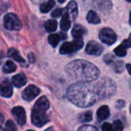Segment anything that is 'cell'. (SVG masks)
<instances>
[{
  "label": "cell",
  "instance_id": "cell-10",
  "mask_svg": "<svg viewBox=\"0 0 131 131\" xmlns=\"http://www.w3.org/2000/svg\"><path fill=\"white\" fill-rule=\"evenodd\" d=\"M12 86L8 81H4L0 84V95L4 97H10L12 95Z\"/></svg>",
  "mask_w": 131,
  "mask_h": 131
},
{
  "label": "cell",
  "instance_id": "cell-16",
  "mask_svg": "<svg viewBox=\"0 0 131 131\" xmlns=\"http://www.w3.org/2000/svg\"><path fill=\"white\" fill-rule=\"evenodd\" d=\"M74 47L72 42H65L62 45V46L60 47L59 49V52L62 54H71L73 52H74Z\"/></svg>",
  "mask_w": 131,
  "mask_h": 131
},
{
  "label": "cell",
  "instance_id": "cell-43",
  "mask_svg": "<svg viewBox=\"0 0 131 131\" xmlns=\"http://www.w3.org/2000/svg\"><path fill=\"white\" fill-rule=\"evenodd\" d=\"M130 114H131V105H130Z\"/></svg>",
  "mask_w": 131,
  "mask_h": 131
},
{
  "label": "cell",
  "instance_id": "cell-14",
  "mask_svg": "<svg viewBox=\"0 0 131 131\" xmlns=\"http://www.w3.org/2000/svg\"><path fill=\"white\" fill-rule=\"evenodd\" d=\"M97 118L100 121H104L107 119L110 116V109L107 106L104 105L100 107L97 111Z\"/></svg>",
  "mask_w": 131,
  "mask_h": 131
},
{
  "label": "cell",
  "instance_id": "cell-23",
  "mask_svg": "<svg viewBox=\"0 0 131 131\" xmlns=\"http://www.w3.org/2000/svg\"><path fill=\"white\" fill-rule=\"evenodd\" d=\"M48 41H49V43L50 44V45L53 46V48H55V47H56V45L59 42L60 37L56 34H52L49 36Z\"/></svg>",
  "mask_w": 131,
  "mask_h": 131
},
{
  "label": "cell",
  "instance_id": "cell-20",
  "mask_svg": "<svg viewBox=\"0 0 131 131\" xmlns=\"http://www.w3.org/2000/svg\"><path fill=\"white\" fill-rule=\"evenodd\" d=\"M57 21L54 19H49L45 23V29L47 32H53L57 28Z\"/></svg>",
  "mask_w": 131,
  "mask_h": 131
},
{
  "label": "cell",
  "instance_id": "cell-19",
  "mask_svg": "<svg viewBox=\"0 0 131 131\" xmlns=\"http://www.w3.org/2000/svg\"><path fill=\"white\" fill-rule=\"evenodd\" d=\"M86 20L89 23L91 24H99L100 23V18L98 16V15L94 11H90L86 15Z\"/></svg>",
  "mask_w": 131,
  "mask_h": 131
},
{
  "label": "cell",
  "instance_id": "cell-9",
  "mask_svg": "<svg viewBox=\"0 0 131 131\" xmlns=\"http://www.w3.org/2000/svg\"><path fill=\"white\" fill-rule=\"evenodd\" d=\"M103 51V46L94 41H90L86 47V51L91 55H96V56L100 55Z\"/></svg>",
  "mask_w": 131,
  "mask_h": 131
},
{
  "label": "cell",
  "instance_id": "cell-18",
  "mask_svg": "<svg viewBox=\"0 0 131 131\" xmlns=\"http://www.w3.org/2000/svg\"><path fill=\"white\" fill-rule=\"evenodd\" d=\"M8 57H10L13 60H15V61H18L19 63H25L24 58L19 54L18 51L15 50V48H10L8 50Z\"/></svg>",
  "mask_w": 131,
  "mask_h": 131
},
{
  "label": "cell",
  "instance_id": "cell-11",
  "mask_svg": "<svg viewBox=\"0 0 131 131\" xmlns=\"http://www.w3.org/2000/svg\"><path fill=\"white\" fill-rule=\"evenodd\" d=\"M65 12L69 15L71 21L75 20L78 14V8L76 2L75 1L69 2L65 9Z\"/></svg>",
  "mask_w": 131,
  "mask_h": 131
},
{
  "label": "cell",
  "instance_id": "cell-39",
  "mask_svg": "<svg viewBox=\"0 0 131 131\" xmlns=\"http://www.w3.org/2000/svg\"><path fill=\"white\" fill-rule=\"evenodd\" d=\"M0 131H5V128H4V127H2L1 125H0Z\"/></svg>",
  "mask_w": 131,
  "mask_h": 131
},
{
  "label": "cell",
  "instance_id": "cell-42",
  "mask_svg": "<svg viewBox=\"0 0 131 131\" xmlns=\"http://www.w3.org/2000/svg\"><path fill=\"white\" fill-rule=\"evenodd\" d=\"M126 1H127L128 2H130L131 3V0H126Z\"/></svg>",
  "mask_w": 131,
  "mask_h": 131
},
{
  "label": "cell",
  "instance_id": "cell-22",
  "mask_svg": "<svg viewBox=\"0 0 131 131\" xmlns=\"http://www.w3.org/2000/svg\"><path fill=\"white\" fill-rule=\"evenodd\" d=\"M114 53H115L116 55H117L119 57H124L127 54V48H126V46L124 44L117 46L114 49Z\"/></svg>",
  "mask_w": 131,
  "mask_h": 131
},
{
  "label": "cell",
  "instance_id": "cell-25",
  "mask_svg": "<svg viewBox=\"0 0 131 131\" xmlns=\"http://www.w3.org/2000/svg\"><path fill=\"white\" fill-rule=\"evenodd\" d=\"M93 119V114L91 111H87L86 113H83L80 117V121L81 122H90Z\"/></svg>",
  "mask_w": 131,
  "mask_h": 131
},
{
  "label": "cell",
  "instance_id": "cell-26",
  "mask_svg": "<svg viewBox=\"0 0 131 131\" xmlns=\"http://www.w3.org/2000/svg\"><path fill=\"white\" fill-rule=\"evenodd\" d=\"M124 125L122 122L119 120H117L113 122V131H123Z\"/></svg>",
  "mask_w": 131,
  "mask_h": 131
},
{
  "label": "cell",
  "instance_id": "cell-21",
  "mask_svg": "<svg viewBox=\"0 0 131 131\" xmlns=\"http://www.w3.org/2000/svg\"><path fill=\"white\" fill-rule=\"evenodd\" d=\"M15 70H16V66L12 61H7L5 63V64L3 65V68H2L3 72L6 73V74L12 73Z\"/></svg>",
  "mask_w": 131,
  "mask_h": 131
},
{
  "label": "cell",
  "instance_id": "cell-44",
  "mask_svg": "<svg viewBox=\"0 0 131 131\" xmlns=\"http://www.w3.org/2000/svg\"><path fill=\"white\" fill-rule=\"evenodd\" d=\"M27 131H34V130H27Z\"/></svg>",
  "mask_w": 131,
  "mask_h": 131
},
{
  "label": "cell",
  "instance_id": "cell-27",
  "mask_svg": "<svg viewBox=\"0 0 131 131\" xmlns=\"http://www.w3.org/2000/svg\"><path fill=\"white\" fill-rule=\"evenodd\" d=\"M5 131H17L16 126L12 121H8L5 124V127H4Z\"/></svg>",
  "mask_w": 131,
  "mask_h": 131
},
{
  "label": "cell",
  "instance_id": "cell-32",
  "mask_svg": "<svg viewBox=\"0 0 131 131\" xmlns=\"http://www.w3.org/2000/svg\"><path fill=\"white\" fill-rule=\"evenodd\" d=\"M116 106L118 109H121V108H124V106H125V102L123 100H118L117 104H116Z\"/></svg>",
  "mask_w": 131,
  "mask_h": 131
},
{
  "label": "cell",
  "instance_id": "cell-3",
  "mask_svg": "<svg viewBox=\"0 0 131 131\" xmlns=\"http://www.w3.org/2000/svg\"><path fill=\"white\" fill-rule=\"evenodd\" d=\"M49 107V103L48 99L46 97H41L35 104L32 110V115L31 120L32 123L38 127H41L46 124L49 120V117L46 114Z\"/></svg>",
  "mask_w": 131,
  "mask_h": 131
},
{
  "label": "cell",
  "instance_id": "cell-40",
  "mask_svg": "<svg viewBox=\"0 0 131 131\" xmlns=\"http://www.w3.org/2000/svg\"><path fill=\"white\" fill-rule=\"evenodd\" d=\"M58 2H59V3H63V2H65V0H58Z\"/></svg>",
  "mask_w": 131,
  "mask_h": 131
},
{
  "label": "cell",
  "instance_id": "cell-34",
  "mask_svg": "<svg viewBox=\"0 0 131 131\" xmlns=\"http://www.w3.org/2000/svg\"><path fill=\"white\" fill-rule=\"evenodd\" d=\"M113 58L112 57L111 54H107L105 57H104V61L107 64H110L113 61Z\"/></svg>",
  "mask_w": 131,
  "mask_h": 131
},
{
  "label": "cell",
  "instance_id": "cell-28",
  "mask_svg": "<svg viewBox=\"0 0 131 131\" xmlns=\"http://www.w3.org/2000/svg\"><path fill=\"white\" fill-rule=\"evenodd\" d=\"M78 131H98V130L91 125H84L79 128Z\"/></svg>",
  "mask_w": 131,
  "mask_h": 131
},
{
  "label": "cell",
  "instance_id": "cell-37",
  "mask_svg": "<svg viewBox=\"0 0 131 131\" xmlns=\"http://www.w3.org/2000/svg\"><path fill=\"white\" fill-rule=\"evenodd\" d=\"M3 121H4V117L2 116V114H0V125L2 124Z\"/></svg>",
  "mask_w": 131,
  "mask_h": 131
},
{
  "label": "cell",
  "instance_id": "cell-8",
  "mask_svg": "<svg viewBox=\"0 0 131 131\" xmlns=\"http://www.w3.org/2000/svg\"><path fill=\"white\" fill-rule=\"evenodd\" d=\"M12 115L14 116L18 124L22 126L26 122V115L25 111L22 107H15L12 110Z\"/></svg>",
  "mask_w": 131,
  "mask_h": 131
},
{
  "label": "cell",
  "instance_id": "cell-13",
  "mask_svg": "<svg viewBox=\"0 0 131 131\" xmlns=\"http://www.w3.org/2000/svg\"><path fill=\"white\" fill-rule=\"evenodd\" d=\"M86 33L87 29L81 25H75L72 30V35L74 37V38H82V36L85 35Z\"/></svg>",
  "mask_w": 131,
  "mask_h": 131
},
{
  "label": "cell",
  "instance_id": "cell-24",
  "mask_svg": "<svg viewBox=\"0 0 131 131\" xmlns=\"http://www.w3.org/2000/svg\"><path fill=\"white\" fill-rule=\"evenodd\" d=\"M73 47H74V50L75 51H79L80 49H81L83 46V41L82 39V38H75L73 41H72Z\"/></svg>",
  "mask_w": 131,
  "mask_h": 131
},
{
  "label": "cell",
  "instance_id": "cell-31",
  "mask_svg": "<svg viewBox=\"0 0 131 131\" xmlns=\"http://www.w3.org/2000/svg\"><path fill=\"white\" fill-rule=\"evenodd\" d=\"M102 131H113V126L110 123H104L102 126Z\"/></svg>",
  "mask_w": 131,
  "mask_h": 131
},
{
  "label": "cell",
  "instance_id": "cell-12",
  "mask_svg": "<svg viewBox=\"0 0 131 131\" xmlns=\"http://www.w3.org/2000/svg\"><path fill=\"white\" fill-rule=\"evenodd\" d=\"M12 82L15 87L21 88L25 85L27 82V79H26V77L23 74H19L15 75L12 78Z\"/></svg>",
  "mask_w": 131,
  "mask_h": 131
},
{
  "label": "cell",
  "instance_id": "cell-35",
  "mask_svg": "<svg viewBox=\"0 0 131 131\" xmlns=\"http://www.w3.org/2000/svg\"><path fill=\"white\" fill-rule=\"evenodd\" d=\"M28 58H29V61L30 63H34L35 62V55H34L33 53H30L29 54Z\"/></svg>",
  "mask_w": 131,
  "mask_h": 131
},
{
  "label": "cell",
  "instance_id": "cell-5",
  "mask_svg": "<svg viewBox=\"0 0 131 131\" xmlns=\"http://www.w3.org/2000/svg\"><path fill=\"white\" fill-rule=\"evenodd\" d=\"M3 24L4 27L10 31H19L22 27L19 18L13 13H8L5 15Z\"/></svg>",
  "mask_w": 131,
  "mask_h": 131
},
{
  "label": "cell",
  "instance_id": "cell-1",
  "mask_svg": "<svg viewBox=\"0 0 131 131\" xmlns=\"http://www.w3.org/2000/svg\"><path fill=\"white\" fill-rule=\"evenodd\" d=\"M67 99L80 107H88L93 105L97 101L94 88L89 82H76L67 90Z\"/></svg>",
  "mask_w": 131,
  "mask_h": 131
},
{
  "label": "cell",
  "instance_id": "cell-2",
  "mask_svg": "<svg viewBox=\"0 0 131 131\" xmlns=\"http://www.w3.org/2000/svg\"><path fill=\"white\" fill-rule=\"evenodd\" d=\"M67 75L79 82H92L100 76L99 69L92 63L84 60H75L66 68Z\"/></svg>",
  "mask_w": 131,
  "mask_h": 131
},
{
  "label": "cell",
  "instance_id": "cell-4",
  "mask_svg": "<svg viewBox=\"0 0 131 131\" xmlns=\"http://www.w3.org/2000/svg\"><path fill=\"white\" fill-rule=\"evenodd\" d=\"M98 100L106 99L113 96L117 90L115 82L107 78H102L93 86Z\"/></svg>",
  "mask_w": 131,
  "mask_h": 131
},
{
  "label": "cell",
  "instance_id": "cell-36",
  "mask_svg": "<svg viewBox=\"0 0 131 131\" xmlns=\"http://www.w3.org/2000/svg\"><path fill=\"white\" fill-rule=\"evenodd\" d=\"M127 69L129 74L131 75V64H127Z\"/></svg>",
  "mask_w": 131,
  "mask_h": 131
},
{
  "label": "cell",
  "instance_id": "cell-29",
  "mask_svg": "<svg viewBox=\"0 0 131 131\" xmlns=\"http://www.w3.org/2000/svg\"><path fill=\"white\" fill-rule=\"evenodd\" d=\"M123 68H124V63L120 61H118L117 62V64H115V71L117 72V73H120L123 71Z\"/></svg>",
  "mask_w": 131,
  "mask_h": 131
},
{
  "label": "cell",
  "instance_id": "cell-33",
  "mask_svg": "<svg viewBox=\"0 0 131 131\" xmlns=\"http://www.w3.org/2000/svg\"><path fill=\"white\" fill-rule=\"evenodd\" d=\"M123 44L126 46L127 48H131V34L130 35L128 39L124 40V41H123Z\"/></svg>",
  "mask_w": 131,
  "mask_h": 131
},
{
  "label": "cell",
  "instance_id": "cell-41",
  "mask_svg": "<svg viewBox=\"0 0 131 131\" xmlns=\"http://www.w3.org/2000/svg\"><path fill=\"white\" fill-rule=\"evenodd\" d=\"M130 25H131V12H130Z\"/></svg>",
  "mask_w": 131,
  "mask_h": 131
},
{
  "label": "cell",
  "instance_id": "cell-6",
  "mask_svg": "<svg viewBox=\"0 0 131 131\" xmlns=\"http://www.w3.org/2000/svg\"><path fill=\"white\" fill-rule=\"evenodd\" d=\"M100 39L105 44L111 45L114 44L117 39V36L116 33L109 28H104L101 29L99 34Z\"/></svg>",
  "mask_w": 131,
  "mask_h": 131
},
{
  "label": "cell",
  "instance_id": "cell-17",
  "mask_svg": "<svg viewBox=\"0 0 131 131\" xmlns=\"http://www.w3.org/2000/svg\"><path fill=\"white\" fill-rule=\"evenodd\" d=\"M55 4H56V2H55L54 0H48L47 2H45L42 3L41 5H40V8H39L40 12L42 13L49 12L53 8V6H55Z\"/></svg>",
  "mask_w": 131,
  "mask_h": 131
},
{
  "label": "cell",
  "instance_id": "cell-7",
  "mask_svg": "<svg viewBox=\"0 0 131 131\" xmlns=\"http://www.w3.org/2000/svg\"><path fill=\"white\" fill-rule=\"evenodd\" d=\"M40 93V90L35 85H29L22 92V98L26 101H31Z\"/></svg>",
  "mask_w": 131,
  "mask_h": 131
},
{
  "label": "cell",
  "instance_id": "cell-15",
  "mask_svg": "<svg viewBox=\"0 0 131 131\" xmlns=\"http://www.w3.org/2000/svg\"><path fill=\"white\" fill-rule=\"evenodd\" d=\"M70 25H71V20L69 15L66 12H64L62 17L61 21H60V28L63 31H66L69 30V28H70Z\"/></svg>",
  "mask_w": 131,
  "mask_h": 131
},
{
  "label": "cell",
  "instance_id": "cell-30",
  "mask_svg": "<svg viewBox=\"0 0 131 131\" xmlns=\"http://www.w3.org/2000/svg\"><path fill=\"white\" fill-rule=\"evenodd\" d=\"M63 10L62 8H56V9L53 11V12L51 14V16L53 18H58L63 14Z\"/></svg>",
  "mask_w": 131,
  "mask_h": 131
},
{
  "label": "cell",
  "instance_id": "cell-38",
  "mask_svg": "<svg viewBox=\"0 0 131 131\" xmlns=\"http://www.w3.org/2000/svg\"><path fill=\"white\" fill-rule=\"evenodd\" d=\"M45 131H55V130H54V128H53V127H49V128L46 129Z\"/></svg>",
  "mask_w": 131,
  "mask_h": 131
}]
</instances>
